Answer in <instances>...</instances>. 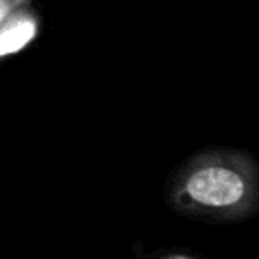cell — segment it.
I'll use <instances>...</instances> for the list:
<instances>
[{"label": "cell", "mask_w": 259, "mask_h": 259, "mask_svg": "<svg viewBox=\"0 0 259 259\" xmlns=\"http://www.w3.org/2000/svg\"><path fill=\"white\" fill-rule=\"evenodd\" d=\"M168 259H192V257H184V255H174V257H168Z\"/></svg>", "instance_id": "cell-4"}, {"label": "cell", "mask_w": 259, "mask_h": 259, "mask_svg": "<svg viewBox=\"0 0 259 259\" xmlns=\"http://www.w3.org/2000/svg\"><path fill=\"white\" fill-rule=\"evenodd\" d=\"M184 204L219 221H243L259 212V162L245 150L206 154L180 182Z\"/></svg>", "instance_id": "cell-1"}, {"label": "cell", "mask_w": 259, "mask_h": 259, "mask_svg": "<svg viewBox=\"0 0 259 259\" xmlns=\"http://www.w3.org/2000/svg\"><path fill=\"white\" fill-rule=\"evenodd\" d=\"M34 30L36 26H34V20L30 18H20L12 22L8 28H4L0 32V57L12 55L24 49L34 38Z\"/></svg>", "instance_id": "cell-2"}, {"label": "cell", "mask_w": 259, "mask_h": 259, "mask_svg": "<svg viewBox=\"0 0 259 259\" xmlns=\"http://www.w3.org/2000/svg\"><path fill=\"white\" fill-rule=\"evenodd\" d=\"M4 14H6V4H4V0H0V20L4 18Z\"/></svg>", "instance_id": "cell-3"}]
</instances>
